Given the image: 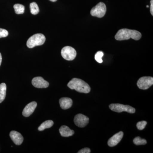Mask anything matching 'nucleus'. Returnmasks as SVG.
Segmentation results:
<instances>
[{
    "mask_svg": "<svg viewBox=\"0 0 153 153\" xmlns=\"http://www.w3.org/2000/svg\"><path fill=\"white\" fill-rule=\"evenodd\" d=\"M141 37V33L137 30L122 29L118 31L115 36V38L117 41L128 40L130 38L138 41Z\"/></svg>",
    "mask_w": 153,
    "mask_h": 153,
    "instance_id": "nucleus-1",
    "label": "nucleus"
},
{
    "mask_svg": "<svg viewBox=\"0 0 153 153\" xmlns=\"http://www.w3.org/2000/svg\"><path fill=\"white\" fill-rule=\"evenodd\" d=\"M68 87L71 89H74L80 93L87 94L91 91V88L89 85L79 78H73L70 80L68 84Z\"/></svg>",
    "mask_w": 153,
    "mask_h": 153,
    "instance_id": "nucleus-2",
    "label": "nucleus"
},
{
    "mask_svg": "<svg viewBox=\"0 0 153 153\" xmlns=\"http://www.w3.org/2000/svg\"><path fill=\"white\" fill-rule=\"evenodd\" d=\"M46 37L43 34H35L31 36L27 41V47L29 48H33L36 46H41L45 43Z\"/></svg>",
    "mask_w": 153,
    "mask_h": 153,
    "instance_id": "nucleus-3",
    "label": "nucleus"
},
{
    "mask_svg": "<svg viewBox=\"0 0 153 153\" xmlns=\"http://www.w3.org/2000/svg\"><path fill=\"white\" fill-rule=\"evenodd\" d=\"M109 107L110 109L114 112L120 113L126 111L131 114L135 112V109L132 107L119 103H112L110 105Z\"/></svg>",
    "mask_w": 153,
    "mask_h": 153,
    "instance_id": "nucleus-4",
    "label": "nucleus"
},
{
    "mask_svg": "<svg viewBox=\"0 0 153 153\" xmlns=\"http://www.w3.org/2000/svg\"><path fill=\"white\" fill-rule=\"evenodd\" d=\"M106 12V7L103 2H100L95 7H93L91 10V16L101 18L104 17Z\"/></svg>",
    "mask_w": 153,
    "mask_h": 153,
    "instance_id": "nucleus-5",
    "label": "nucleus"
},
{
    "mask_svg": "<svg viewBox=\"0 0 153 153\" xmlns=\"http://www.w3.org/2000/svg\"><path fill=\"white\" fill-rule=\"evenodd\" d=\"M61 54L62 57L65 60H72L76 57V52L73 47L66 46L61 50Z\"/></svg>",
    "mask_w": 153,
    "mask_h": 153,
    "instance_id": "nucleus-6",
    "label": "nucleus"
},
{
    "mask_svg": "<svg viewBox=\"0 0 153 153\" xmlns=\"http://www.w3.org/2000/svg\"><path fill=\"white\" fill-rule=\"evenodd\" d=\"M153 84V78L152 76H143L138 80L137 85L140 89L146 90Z\"/></svg>",
    "mask_w": 153,
    "mask_h": 153,
    "instance_id": "nucleus-7",
    "label": "nucleus"
},
{
    "mask_svg": "<svg viewBox=\"0 0 153 153\" xmlns=\"http://www.w3.org/2000/svg\"><path fill=\"white\" fill-rule=\"evenodd\" d=\"M89 120L88 117L81 114H78L75 115L74 120L75 124L79 128H83L87 126Z\"/></svg>",
    "mask_w": 153,
    "mask_h": 153,
    "instance_id": "nucleus-8",
    "label": "nucleus"
},
{
    "mask_svg": "<svg viewBox=\"0 0 153 153\" xmlns=\"http://www.w3.org/2000/svg\"><path fill=\"white\" fill-rule=\"evenodd\" d=\"M33 86L37 88H47L49 86V82L41 76L34 77L32 81Z\"/></svg>",
    "mask_w": 153,
    "mask_h": 153,
    "instance_id": "nucleus-9",
    "label": "nucleus"
},
{
    "mask_svg": "<svg viewBox=\"0 0 153 153\" xmlns=\"http://www.w3.org/2000/svg\"><path fill=\"white\" fill-rule=\"evenodd\" d=\"M37 106V102L35 101L32 102L28 103L23 110L22 114L25 117L30 116L34 112Z\"/></svg>",
    "mask_w": 153,
    "mask_h": 153,
    "instance_id": "nucleus-10",
    "label": "nucleus"
},
{
    "mask_svg": "<svg viewBox=\"0 0 153 153\" xmlns=\"http://www.w3.org/2000/svg\"><path fill=\"white\" fill-rule=\"evenodd\" d=\"M123 136V132L120 131L118 133L116 134L113 136L111 137L108 140V144L110 147H114L116 146L119 143L121 140L122 139Z\"/></svg>",
    "mask_w": 153,
    "mask_h": 153,
    "instance_id": "nucleus-11",
    "label": "nucleus"
},
{
    "mask_svg": "<svg viewBox=\"0 0 153 153\" xmlns=\"http://www.w3.org/2000/svg\"><path fill=\"white\" fill-rule=\"evenodd\" d=\"M10 136L11 140L16 145L19 146L22 144L24 141L23 136L18 131H12L10 133Z\"/></svg>",
    "mask_w": 153,
    "mask_h": 153,
    "instance_id": "nucleus-12",
    "label": "nucleus"
},
{
    "mask_svg": "<svg viewBox=\"0 0 153 153\" xmlns=\"http://www.w3.org/2000/svg\"><path fill=\"white\" fill-rule=\"evenodd\" d=\"M59 103L62 109L66 110L70 108L73 104V101L68 97H62L59 100Z\"/></svg>",
    "mask_w": 153,
    "mask_h": 153,
    "instance_id": "nucleus-13",
    "label": "nucleus"
},
{
    "mask_svg": "<svg viewBox=\"0 0 153 153\" xmlns=\"http://www.w3.org/2000/svg\"><path fill=\"white\" fill-rule=\"evenodd\" d=\"M59 132L61 136L69 137L73 135L74 133V131L70 129L68 127L66 126H62L59 129Z\"/></svg>",
    "mask_w": 153,
    "mask_h": 153,
    "instance_id": "nucleus-14",
    "label": "nucleus"
},
{
    "mask_svg": "<svg viewBox=\"0 0 153 153\" xmlns=\"http://www.w3.org/2000/svg\"><path fill=\"white\" fill-rule=\"evenodd\" d=\"M53 124H54V122H53V121L51 120L45 121L38 127V131H43L45 129L50 128L53 126Z\"/></svg>",
    "mask_w": 153,
    "mask_h": 153,
    "instance_id": "nucleus-15",
    "label": "nucleus"
},
{
    "mask_svg": "<svg viewBox=\"0 0 153 153\" xmlns=\"http://www.w3.org/2000/svg\"><path fill=\"white\" fill-rule=\"evenodd\" d=\"M7 85L5 83H2L0 84V103L4 100L6 97Z\"/></svg>",
    "mask_w": 153,
    "mask_h": 153,
    "instance_id": "nucleus-16",
    "label": "nucleus"
},
{
    "mask_svg": "<svg viewBox=\"0 0 153 153\" xmlns=\"http://www.w3.org/2000/svg\"><path fill=\"white\" fill-rule=\"evenodd\" d=\"M30 12L33 15H36L39 13V7L37 3L33 2L30 4Z\"/></svg>",
    "mask_w": 153,
    "mask_h": 153,
    "instance_id": "nucleus-17",
    "label": "nucleus"
},
{
    "mask_svg": "<svg viewBox=\"0 0 153 153\" xmlns=\"http://www.w3.org/2000/svg\"><path fill=\"white\" fill-rule=\"evenodd\" d=\"M15 13L16 14H23L25 13V7L21 4H17L14 5Z\"/></svg>",
    "mask_w": 153,
    "mask_h": 153,
    "instance_id": "nucleus-18",
    "label": "nucleus"
},
{
    "mask_svg": "<svg viewBox=\"0 0 153 153\" xmlns=\"http://www.w3.org/2000/svg\"><path fill=\"white\" fill-rule=\"evenodd\" d=\"M133 143L137 146L139 145H144L147 143V141L146 140L143 139L139 137H136L133 140Z\"/></svg>",
    "mask_w": 153,
    "mask_h": 153,
    "instance_id": "nucleus-19",
    "label": "nucleus"
},
{
    "mask_svg": "<svg viewBox=\"0 0 153 153\" xmlns=\"http://www.w3.org/2000/svg\"><path fill=\"white\" fill-rule=\"evenodd\" d=\"M103 55H104V53L103 52H102V51H98L95 54L94 58L98 63H102L103 61H102V57H103Z\"/></svg>",
    "mask_w": 153,
    "mask_h": 153,
    "instance_id": "nucleus-20",
    "label": "nucleus"
},
{
    "mask_svg": "<svg viewBox=\"0 0 153 153\" xmlns=\"http://www.w3.org/2000/svg\"><path fill=\"white\" fill-rule=\"evenodd\" d=\"M147 124V123L145 121L139 122L137 124V127L138 129L140 130H142L144 129Z\"/></svg>",
    "mask_w": 153,
    "mask_h": 153,
    "instance_id": "nucleus-21",
    "label": "nucleus"
},
{
    "mask_svg": "<svg viewBox=\"0 0 153 153\" xmlns=\"http://www.w3.org/2000/svg\"><path fill=\"white\" fill-rule=\"evenodd\" d=\"M9 33L7 30L0 28V38H5L8 36Z\"/></svg>",
    "mask_w": 153,
    "mask_h": 153,
    "instance_id": "nucleus-22",
    "label": "nucleus"
},
{
    "mask_svg": "<svg viewBox=\"0 0 153 153\" xmlns=\"http://www.w3.org/2000/svg\"><path fill=\"white\" fill-rule=\"evenodd\" d=\"M78 153H90L91 150L90 149L88 148H85L79 150L77 152Z\"/></svg>",
    "mask_w": 153,
    "mask_h": 153,
    "instance_id": "nucleus-23",
    "label": "nucleus"
},
{
    "mask_svg": "<svg viewBox=\"0 0 153 153\" xmlns=\"http://www.w3.org/2000/svg\"><path fill=\"white\" fill-rule=\"evenodd\" d=\"M150 13L152 16H153V0H151Z\"/></svg>",
    "mask_w": 153,
    "mask_h": 153,
    "instance_id": "nucleus-24",
    "label": "nucleus"
},
{
    "mask_svg": "<svg viewBox=\"0 0 153 153\" xmlns=\"http://www.w3.org/2000/svg\"><path fill=\"white\" fill-rule=\"evenodd\" d=\"M2 62V55L1 53H0V66H1V63Z\"/></svg>",
    "mask_w": 153,
    "mask_h": 153,
    "instance_id": "nucleus-25",
    "label": "nucleus"
},
{
    "mask_svg": "<svg viewBox=\"0 0 153 153\" xmlns=\"http://www.w3.org/2000/svg\"><path fill=\"white\" fill-rule=\"evenodd\" d=\"M49 1H51L52 2H54L56 1H57V0H49Z\"/></svg>",
    "mask_w": 153,
    "mask_h": 153,
    "instance_id": "nucleus-26",
    "label": "nucleus"
},
{
    "mask_svg": "<svg viewBox=\"0 0 153 153\" xmlns=\"http://www.w3.org/2000/svg\"><path fill=\"white\" fill-rule=\"evenodd\" d=\"M146 7H147L149 8V5L146 6Z\"/></svg>",
    "mask_w": 153,
    "mask_h": 153,
    "instance_id": "nucleus-27",
    "label": "nucleus"
}]
</instances>
